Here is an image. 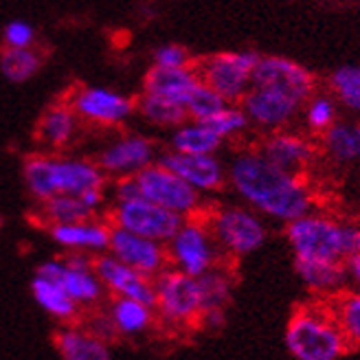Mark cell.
<instances>
[{"mask_svg":"<svg viewBox=\"0 0 360 360\" xmlns=\"http://www.w3.org/2000/svg\"><path fill=\"white\" fill-rule=\"evenodd\" d=\"M95 163L105 176H115V180L134 178L156 163V148L143 134H123L117 141L108 143Z\"/></svg>","mask_w":360,"mask_h":360,"instance_id":"11","label":"cell"},{"mask_svg":"<svg viewBox=\"0 0 360 360\" xmlns=\"http://www.w3.org/2000/svg\"><path fill=\"white\" fill-rule=\"evenodd\" d=\"M31 292H33L35 303L58 321H73L79 312L75 301L70 299L56 281H51L46 277L35 275L31 281Z\"/></svg>","mask_w":360,"mask_h":360,"instance_id":"25","label":"cell"},{"mask_svg":"<svg viewBox=\"0 0 360 360\" xmlns=\"http://www.w3.org/2000/svg\"><path fill=\"white\" fill-rule=\"evenodd\" d=\"M154 283V310L160 321L174 328H185L198 323L200 316V292L198 279L178 273L174 268H165Z\"/></svg>","mask_w":360,"mask_h":360,"instance_id":"7","label":"cell"},{"mask_svg":"<svg viewBox=\"0 0 360 360\" xmlns=\"http://www.w3.org/2000/svg\"><path fill=\"white\" fill-rule=\"evenodd\" d=\"M288 242L295 250V259L340 262L345 257V226L321 215H303L288 224Z\"/></svg>","mask_w":360,"mask_h":360,"instance_id":"6","label":"cell"},{"mask_svg":"<svg viewBox=\"0 0 360 360\" xmlns=\"http://www.w3.org/2000/svg\"><path fill=\"white\" fill-rule=\"evenodd\" d=\"M56 189L58 195L84 198L93 191H105L108 176L99 169L95 160L86 158H56Z\"/></svg>","mask_w":360,"mask_h":360,"instance_id":"18","label":"cell"},{"mask_svg":"<svg viewBox=\"0 0 360 360\" xmlns=\"http://www.w3.org/2000/svg\"><path fill=\"white\" fill-rule=\"evenodd\" d=\"M349 270H352L354 279H356V281H358V285H360V255L349 259Z\"/></svg>","mask_w":360,"mask_h":360,"instance_id":"44","label":"cell"},{"mask_svg":"<svg viewBox=\"0 0 360 360\" xmlns=\"http://www.w3.org/2000/svg\"><path fill=\"white\" fill-rule=\"evenodd\" d=\"M35 275L56 281L62 290L75 301L77 308H79V305H84V308H88V305H95L105 295L101 281L95 275V268L79 270V268L66 266L62 259H49V262L38 266Z\"/></svg>","mask_w":360,"mask_h":360,"instance_id":"17","label":"cell"},{"mask_svg":"<svg viewBox=\"0 0 360 360\" xmlns=\"http://www.w3.org/2000/svg\"><path fill=\"white\" fill-rule=\"evenodd\" d=\"M108 316H110L117 334L136 336V334H143L146 330L152 328L154 310L150 308V305H143V303L132 301V299H115Z\"/></svg>","mask_w":360,"mask_h":360,"instance_id":"26","label":"cell"},{"mask_svg":"<svg viewBox=\"0 0 360 360\" xmlns=\"http://www.w3.org/2000/svg\"><path fill=\"white\" fill-rule=\"evenodd\" d=\"M68 105L73 108L77 119L97 125H119L125 123L136 110V101L110 88L88 86L75 90Z\"/></svg>","mask_w":360,"mask_h":360,"instance_id":"12","label":"cell"},{"mask_svg":"<svg viewBox=\"0 0 360 360\" xmlns=\"http://www.w3.org/2000/svg\"><path fill=\"white\" fill-rule=\"evenodd\" d=\"M77 115L68 103H56L44 110L38 121V136L49 148H66L75 139L77 132Z\"/></svg>","mask_w":360,"mask_h":360,"instance_id":"23","label":"cell"},{"mask_svg":"<svg viewBox=\"0 0 360 360\" xmlns=\"http://www.w3.org/2000/svg\"><path fill=\"white\" fill-rule=\"evenodd\" d=\"M42 68V58L33 49H3L0 51V73L11 84L29 82Z\"/></svg>","mask_w":360,"mask_h":360,"instance_id":"29","label":"cell"},{"mask_svg":"<svg viewBox=\"0 0 360 360\" xmlns=\"http://www.w3.org/2000/svg\"><path fill=\"white\" fill-rule=\"evenodd\" d=\"M35 31L25 20H11L5 27V49H31Z\"/></svg>","mask_w":360,"mask_h":360,"instance_id":"40","label":"cell"},{"mask_svg":"<svg viewBox=\"0 0 360 360\" xmlns=\"http://www.w3.org/2000/svg\"><path fill=\"white\" fill-rule=\"evenodd\" d=\"M84 328L90 334H93V336H97L99 340H103V343H110L115 336H119L117 330H115V326H112L110 316H108V312H99L95 316H90V321L86 323Z\"/></svg>","mask_w":360,"mask_h":360,"instance_id":"41","label":"cell"},{"mask_svg":"<svg viewBox=\"0 0 360 360\" xmlns=\"http://www.w3.org/2000/svg\"><path fill=\"white\" fill-rule=\"evenodd\" d=\"M326 150L336 160L360 158V123H338L326 134Z\"/></svg>","mask_w":360,"mask_h":360,"instance_id":"33","label":"cell"},{"mask_svg":"<svg viewBox=\"0 0 360 360\" xmlns=\"http://www.w3.org/2000/svg\"><path fill=\"white\" fill-rule=\"evenodd\" d=\"M108 255H112L123 266L132 268L134 273L154 279L169 268L165 244H158L146 238L117 229L110 224V240H108Z\"/></svg>","mask_w":360,"mask_h":360,"instance_id":"10","label":"cell"},{"mask_svg":"<svg viewBox=\"0 0 360 360\" xmlns=\"http://www.w3.org/2000/svg\"><path fill=\"white\" fill-rule=\"evenodd\" d=\"M336 326L343 334L345 343H356L360 345V295H349L338 303L336 308Z\"/></svg>","mask_w":360,"mask_h":360,"instance_id":"37","label":"cell"},{"mask_svg":"<svg viewBox=\"0 0 360 360\" xmlns=\"http://www.w3.org/2000/svg\"><path fill=\"white\" fill-rule=\"evenodd\" d=\"M224 105L226 103L215 95L213 90H209L205 84H200V79H198V86L189 93L183 108H185L189 121H207L215 112H220Z\"/></svg>","mask_w":360,"mask_h":360,"instance_id":"35","label":"cell"},{"mask_svg":"<svg viewBox=\"0 0 360 360\" xmlns=\"http://www.w3.org/2000/svg\"><path fill=\"white\" fill-rule=\"evenodd\" d=\"M205 222L215 246L236 257L255 253L268 236L262 218L244 207H220L211 211Z\"/></svg>","mask_w":360,"mask_h":360,"instance_id":"5","label":"cell"},{"mask_svg":"<svg viewBox=\"0 0 360 360\" xmlns=\"http://www.w3.org/2000/svg\"><path fill=\"white\" fill-rule=\"evenodd\" d=\"M154 66L158 68H191L193 62L185 46L180 44H163L154 51Z\"/></svg>","mask_w":360,"mask_h":360,"instance_id":"38","label":"cell"},{"mask_svg":"<svg viewBox=\"0 0 360 360\" xmlns=\"http://www.w3.org/2000/svg\"><path fill=\"white\" fill-rule=\"evenodd\" d=\"M139 112L143 115V119H148L152 125H158V128H180L183 123L189 121L187 112L183 105H178L169 99L163 97H154V95H143L136 101Z\"/></svg>","mask_w":360,"mask_h":360,"instance_id":"30","label":"cell"},{"mask_svg":"<svg viewBox=\"0 0 360 360\" xmlns=\"http://www.w3.org/2000/svg\"><path fill=\"white\" fill-rule=\"evenodd\" d=\"M42 218L51 226H62V224H77L93 220L95 215L90 213L79 198L73 195H53L51 200L42 202Z\"/></svg>","mask_w":360,"mask_h":360,"instance_id":"31","label":"cell"},{"mask_svg":"<svg viewBox=\"0 0 360 360\" xmlns=\"http://www.w3.org/2000/svg\"><path fill=\"white\" fill-rule=\"evenodd\" d=\"M198 86L195 70L191 68H158L152 66L143 79V90L146 95L163 97L178 105H185V99L191 90Z\"/></svg>","mask_w":360,"mask_h":360,"instance_id":"21","label":"cell"},{"mask_svg":"<svg viewBox=\"0 0 360 360\" xmlns=\"http://www.w3.org/2000/svg\"><path fill=\"white\" fill-rule=\"evenodd\" d=\"M156 163L169 169L174 176H178L200 195L220 189L226 178V169L218 156H189L165 150L160 152V156H156Z\"/></svg>","mask_w":360,"mask_h":360,"instance_id":"14","label":"cell"},{"mask_svg":"<svg viewBox=\"0 0 360 360\" xmlns=\"http://www.w3.org/2000/svg\"><path fill=\"white\" fill-rule=\"evenodd\" d=\"M262 56L253 51H222L193 64L195 77L224 103L242 101Z\"/></svg>","mask_w":360,"mask_h":360,"instance_id":"3","label":"cell"},{"mask_svg":"<svg viewBox=\"0 0 360 360\" xmlns=\"http://www.w3.org/2000/svg\"><path fill=\"white\" fill-rule=\"evenodd\" d=\"M259 154L277 169L299 176V172L312 160L314 150L310 143L299 134L275 132L264 141Z\"/></svg>","mask_w":360,"mask_h":360,"instance_id":"19","label":"cell"},{"mask_svg":"<svg viewBox=\"0 0 360 360\" xmlns=\"http://www.w3.org/2000/svg\"><path fill=\"white\" fill-rule=\"evenodd\" d=\"M285 347L297 360H338L345 338L328 314L299 310L285 328Z\"/></svg>","mask_w":360,"mask_h":360,"instance_id":"2","label":"cell"},{"mask_svg":"<svg viewBox=\"0 0 360 360\" xmlns=\"http://www.w3.org/2000/svg\"><path fill=\"white\" fill-rule=\"evenodd\" d=\"M226 323V312L224 310H205L198 316L195 326H202L207 330H220Z\"/></svg>","mask_w":360,"mask_h":360,"instance_id":"43","label":"cell"},{"mask_svg":"<svg viewBox=\"0 0 360 360\" xmlns=\"http://www.w3.org/2000/svg\"><path fill=\"white\" fill-rule=\"evenodd\" d=\"M240 108L248 123H255L266 130H277L297 115L301 103L283 93H277V90L250 86L248 93L242 97Z\"/></svg>","mask_w":360,"mask_h":360,"instance_id":"16","label":"cell"},{"mask_svg":"<svg viewBox=\"0 0 360 360\" xmlns=\"http://www.w3.org/2000/svg\"><path fill=\"white\" fill-rule=\"evenodd\" d=\"M53 160H56V156L35 154V156L25 160V167H22L25 185H27L29 193L40 205L51 200L53 195H58V189H56V167H53Z\"/></svg>","mask_w":360,"mask_h":360,"instance_id":"27","label":"cell"},{"mask_svg":"<svg viewBox=\"0 0 360 360\" xmlns=\"http://www.w3.org/2000/svg\"><path fill=\"white\" fill-rule=\"evenodd\" d=\"M95 275L101 281L103 290L112 292L115 299H132L154 310V283L152 279L134 273L132 268L123 266L112 255L95 257Z\"/></svg>","mask_w":360,"mask_h":360,"instance_id":"15","label":"cell"},{"mask_svg":"<svg viewBox=\"0 0 360 360\" xmlns=\"http://www.w3.org/2000/svg\"><path fill=\"white\" fill-rule=\"evenodd\" d=\"M297 275L312 290H336L345 281V268L340 262L295 259Z\"/></svg>","mask_w":360,"mask_h":360,"instance_id":"28","label":"cell"},{"mask_svg":"<svg viewBox=\"0 0 360 360\" xmlns=\"http://www.w3.org/2000/svg\"><path fill=\"white\" fill-rule=\"evenodd\" d=\"M51 238L56 240L64 250L70 253H97L103 255L110 240V222L101 220H86L77 224H62L51 226Z\"/></svg>","mask_w":360,"mask_h":360,"instance_id":"20","label":"cell"},{"mask_svg":"<svg viewBox=\"0 0 360 360\" xmlns=\"http://www.w3.org/2000/svg\"><path fill=\"white\" fill-rule=\"evenodd\" d=\"M332 88L352 110H360V66H340L332 75Z\"/></svg>","mask_w":360,"mask_h":360,"instance_id":"36","label":"cell"},{"mask_svg":"<svg viewBox=\"0 0 360 360\" xmlns=\"http://www.w3.org/2000/svg\"><path fill=\"white\" fill-rule=\"evenodd\" d=\"M250 86L255 88H270L292 97L295 101L303 103L308 101L314 90V77L310 75L308 68L301 64L288 60V58H259Z\"/></svg>","mask_w":360,"mask_h":360,"instance_id":"13","label":"cell"},{"mask_svg":"<svg viewBox=\"0 0 360 360\" xmlns=\"http://www.w3.org/2000/svg\"><path fill=\"white\" fill-rule=\"evenodd\" d=\"M334 101L330 97H316L310 101L305 119H308V125L314 130H330L334 123Z\"/></svg>","mask_w":360,"mask_h":360,"instance_id":"39","label":"cell"},{"mask_svg":"<svg viewBox=\"0 0 360 360\" xmlns=\"http://www.w3.org/2000/svg\"><path fill=\"white\" fill-rule=\"evenodd\" d=\"M200 123H205L207 128L215 136H218L220 141L231 139V136H238V134H242L248 128L246 115L242 112V108L236 105V103H226L220 112H215L213 117H209L207 121H200Z\"/></svg>","mask_w":360,"mask_h":360,"instance_id":"34","label":"cell"},{"mask_svg":"<svg viewBox=\"0 0 360 360\" xmlns=\"http://www.w3.org/2000/svg\"><path fill=\"white\" fill-rule=\"evenodd\" d=\"M198 292H200V312L224 310L233 292L229 273L222 268H213L207 275L198 277Z\"/></svg>","mask_w":360,"mask_h":360,"instance_id":"32","label":"cell"},{"mask_svg":"<svg viewBox=\"0 0 360 360\" xmlns=\"http://www.w3.org/2000/svg\"><path fill=\"white\" fill-rule=\"evenodd\" d=\"M229 183L259 213L295 222L310 211V193L299 176L270 165L259 152H242L231 160Z\"/></svg>","mask_w":360,"mask_h":360,"instance_id":"1","label":"cell"},{"mask_svg":"<svg viewBox=\"0 0 360 360\" xmlns=\"http://www.w3.org/2000/svg\"><path fill=\"white\" fill-rule=\"evenodd\" d=\"M136 198H141L136 178H119V180H115V185H112V205L130 202V200H136Z\"/></svg>","mask_w":360,"mask_h":360,"instance_id":"42","label":"cell"},{"mask_svg":"<svg viewBox=\"0 0 360 360\" xmlns=\"http://www.w3.org/2000/svg\"><path fill=\"white\" fill-rule=\"evenodd\" d=\"M183 222L185 220L180 218V215L160 209L154 202L143 200V198H136V200H130V202L112 205V209H110L112 226L128 231L132 236L158 242V244H167L176 236V231L180 229Z\"/></svg>","mask_w":360,"mask_h":360,"instance_id":"9","label":"cell"},{"mask_svg":"<svg viewBox=\"0 0 360 360\" xmlns=\"http://www.w3.org/2000/svg\"><path fill=\"white\" fill-rule=\"evenodd\" d=\"M134 178L143 200L154 202L156 207L169 213H176L183 220L195 218L202 209V195L158 163L146 167Z\"/></svg>","mask_w":360,"mask_h":360,"instance_id":"8","label":"cell"},{"mask_svg":"<svg viewBox=\"0 0 360 360\" xmlns=\"http://www.w3.org/2000/svg\"><path fill=\"white\" fill-rule=\"evenodd\" d=\"M56 347L62 360H112L110 345L79 326L60 330L56 336Z\"/></svg>","mask_w":360,"mask_h":360,"instance_id":"22","label":"cell"},{"mask_svg":"<svg viewBox=\"0 0 360 360\" xmlns=\"http://www.w3.org/2000/svg\"><path fill=\"white\" fill-rule=\"evenodd\" d=\"M0 229H3V218H0Z\"/></svg>","mask_w":360,"mask_h":360,"instance_id":"45","label":"cell"},{"mask_svg":"<svg viewBox=\"0 0 360 360\" xmlns=\"http://www.w3.org/2000/svg\"><path fill=\"white\" fill-rule=\"evenodd\" d=\"M165 250L169 268L193 279L218 268L220 259V248L215 246L202 215L187 218L180 224L176 236L165 244Z\"/></svg>","mask_w":360,"mask_h":360,"instance_id":"4","label":"cell"},{"mask_svg":"<svg viewBox=\"0 0 360 360\" xmlns=\"http://www.w3.org/2000/svg\"><path fill=\"white\" fill-rule=\"evenodd\" d=\"M220 146H222V141L200 121L183 123L180 128L172 132V139H169L172 152L189 154V156H215Z\"/></svg>","mask_w":360,"mask_h":360,"instance_id":"24","label":"cell"}]
</instances>
